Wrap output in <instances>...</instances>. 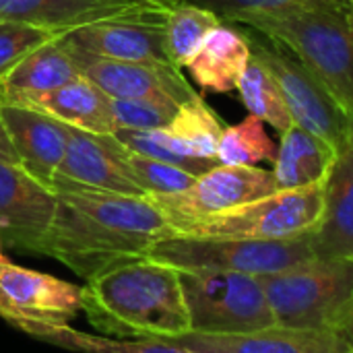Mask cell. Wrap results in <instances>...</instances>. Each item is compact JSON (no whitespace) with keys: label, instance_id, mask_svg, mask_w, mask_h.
<instances>
[{"label":"cell","instance_id":"cell-1","mask_svg":"<svg viewBox=\"0 0 353 353\" xmlns=\"http://www.w3.org/2000/svg\"><path fill=\"white\" fill-rule=\"evenodd\" d=\"M56 209L35 252L56 259L85 281L143 259L174 230L147 196L54 188Z\"/></svg>","mask_w":353,"mask_h":353},{"label":"cell","instance_id":"cell-2","mask_svg":"<svg viewBox=\"0 0 353 353\" xmlns=\"http://www.w3.org/2000/svg\"><path fill=\"white\" fill-rule=\"evenodd\" d=\"M81 310L99 333L116 339H174L190 333L180 271L149 256L87 279Z\"/></svg>","mask_w":353,"mask_h":353},{"label":"cell","instance_id":"cell-3","mask_svg":"<svg viewBox=\"0 0 353 353\" xmlns=\"http://www.w3.org/2000/svg\"><path fill=\"white\" fill-rule=\"evenodd\" d=\"M244 27L271 35L294 50L353 120V12L350 6L269 17Z\"/></svg>","mask_w":353,"mask_h":353},{"label":"cell","instance_id":"cell-4","mask_svg":"<svg viewBox=\"0 0 353 353\" xmlns=\"http://www.w3.org/2000/svg\"><path fill=\"white\" fill-rule=\"evenodd\" d=\"M259 279L279 327L333 331L353 300V261L308 259Z\"/></svg>","mask_w":353,"mask_h":353},{"label":"cell","instance_id":"cell-5","mask_svg":"<svg viewBox=\"0 0 353 353\" xmlns=\"http://www.w3.org/2000/svg\"><path fill=\"white\" fill-rule=\"evenodd\" d=\"M147 256L178 271H228L248 275H269L314 259L310 232L283 242L172 234L159 240Z\"/></svg>","mask_w":353,"mask_h":353},{"label":"cell","instance_id":"cell-6","mask_svg":"<svg viewBox=\"0 0 353 353\" xmlns=\"http://www.w3.org/2000/svg\"><path fill=\"white\" fill-rule=\"evenodd\" d=\"M190 331L244 335L275 325L259 275L228 271H180Z\"/></svg>","mask_w":353,"mask_h":353},{"label":"cell","instance_id":"cell-7","mask_svg":"<svg viewBox=\"0 0 353 353\" xmlns=\"http://www.w3.org/2000/svg\"><path fill=\"white\" fill-rule=\"evenodd\" d=\"M250 54L277 83L294 124L339 149L353 134V120L337 105L319 77L283 41L246 27Z\"/></svg>","mask_w":353,"mask_h":353},{"label":"cell","instance_id":"cell-8","mask_svg":"<svg viewBox=\"0 0 353 353\" xmlns=\"http://www.w3.org/2000/svg\"><path fill=\"white\" fill-rule=\"evenodd\" d=\"M323 186L325 182L298 190H277L269 196L194 221L176 234L265 242L294 240L312 232L316 225L323 209Z\"/></svg>","mask_w":353,"mask_h":353},{"label":"cell","instance_id":"cell-9","mask_svg":"<svg viewBox=\"0 0 353 353\" xmlns=\"http://www.w3.org/2000/svg\"><path fill=\"white\" fill-rule=\"evenodd\" d=\"M277 192L275 176L259 165H215L201 174L192 186L174 194H149L174 234L205 217L236 209Z\"/></svg>","mask_w":353,"mask_h":353},{"label":"cell","instance_id":"cell-10","mask_svg":"<svg viewBox=\"0 0 353 353\" xmlns=\"http://www.w3.org/2000/svg\"><path fill=\"white\" fill-rule=\"evenodd\" d=\"M62 46L72 56L79 72L112 99H161L182 105L199 95L182 74V68L172 62L110 60L77 50L64 41Z\"/></svg>","mask_w":353,"mask_h":353},{"label":"cell","instance_id":"cell-11","mask_svg":"<svg viewBox=\"0 0 353 353\" xmlns=\"http://www.w3.org/2000/svg\"><path fill=\"white\" fill-rule=\"evenodd\" d=\"M54 188H85L128 196H147L120 155L114 134H93L68 128L64 159L54 176Z\"/></svg>","mask_w":353,"mask_h":353},{"label":"cell","instance_id":"cell-12","mask_svg":"<svg viewBox=\"0 0 353 353\" xmlns=\"http://www.w3.org/2000/svg\"><path fill=\"white\" fill-rule=\"evenodd\" d=\"M170 10L99 21L60 35L77 50L110 60L170 62L165 54V19Z\"/></svg>","mask_w":353,"mask_h":353},{"label":"cell","instance_id":"cell-13","mask_svg":"<svg viewBox=\"0 0 353 353\" xmlns=\"http://www.w3.org/2000/svg\"><path fill=\"white\" fill-rule=\"evenodd\" d=\"M56 209V192L19 163L0 161L2 244L35 252Z\"/></svg>","mask_w":353,"mask_h":353},{"label":"cell","instance_id":"cell-14","mask_svg":"<svg viewBox=\"0 0 353 353\" xmlns=\"http://www.w3.org/2000/svg\"><path fill=\"white\" fill-rule=\"evenodd\" d=\"M0 114L19 165L52 188L54 176L66 153L70 126L23 103L0 101Z\"/></svg>","mask_w":353,"mask_h":353},{"label":"cell","instance_id":"cell-15","mask_svg":"<svg viewBox=\"0 0 353 353\" xmlns=\"http://www.w3.org/2000/svg\"><path fill=\"white\" fill-rule=\"evenodd\" d=\"M314 259L353 261V134L337 149L323 186V209L310 232Z\"/></svg>","mask_w":353,"mask_h":353},{"label":"cell","instance_id":"cell-16","mask_svg":"<svg viewBox=\"0 0 353 353\" xmlns=\"http://www.w3.org/2000/svg\"><path fill=\"white\" fill-rule=\"evenodd\" d=\"M196 353H345L350 345L335 331L267 327L244 335L186 333L165 339Z\"/></svg>","mask_w":353,"mask_h":353},{"label":"cell","instance_id":"cell-17","mask_svg":"<svg viewBox=\"0 0 353 353\" xmlns=\"http://www.w3.org/2000/svg\"><path fill=\"white\" fill-rule=\"evenodd\" d=\"M163 10L145 0H0V21L68 33L108 19Z\"/></svg>","mask_w":353,"mask_h":353},{"label":"cell","instance_id":"cell-18","mask_svg":"<svg viewBox=\"0 0 353 353\" xmlns=\"http://www.w3.org/2000/svg\"><path fill=\"white\" fill-rule=\"evenodd\" d=\"M0 290L29 321L68 325L81 312V288L52 275L12 265H0Z\"/></svg>","mask_w":353,"mask_h":353},{"label":"cell","instance_id":"cell-19","mask_svg":"<svg viewBox=\"0 0 353 353\" xmlns=\"http://www.w3.org/2000/svg\"><path fill=\"white\" fill-rule=\"evenodd\" d=\"M250 56L246 33L232 23H221L209 33L186 68L203 91L230 93L238 87Z\"/></svg>","mask_w":353,"mask_h":353},{"label":"cell","instance_id":"cell-20","mask_svg":"<svg viewBox=\"0 0 353 353\" xmlns=\"http://www.w3.org/2000/svg\"><path fill=\"white\" fill-rule=\"evenodd\" d=\"M79 77L81 72L72 56L60 39H54L25 56L0 81V101L27 103Z\"/></svg>","mask_w":353,"mask_h":353},{"label":"cell","instance_id":"cell-21","mask_svg":"<svg viewBox=\"0 0 353 353\" xmlns=\"http://www.w3.org/2000/svg\"><path fill=\"white\" fill-rule=\"evenodd\" d=\"M337 159V149L321 137L292 124L281 132L273 176L277 190H298L323 184Z\"/></svg>","mask_w":353,"mask_h":353},{"label":"cell","instance_id":"cell-22","mask_svg":"<svg viewBox=\"0 0 353 353\" xmlns=\"http://www.w3.org/2000/svg\"><path fill=\"white\" fill-rule=\"evenodd\" d=\"M23 105L37 108L72 128L93 134H114L116 130L112 99L83 74Z\"/></svg>","mask_w":353,"mask_h":353},{"label":"cell","instance_id":"cell-23","mask_svg":"<svg viewBox=\"0 0 353 353\" xmlns=\"http://www.w3.org/2000/svg\"><path fill=\"white\" fill-rule=\"evenodd\" d=\"M23 333L50 345L79 353H196L165 339H110L77 331L68 325H50L35 321L29 323Z\"/></svg>","mask_w":353,"mask_h":353},{"label":"cell","instance_id":"cell-24","mask_svg":"<svg viewBox=\"0 0 353 353\" xmlns=\"http://www.w3.org/2000/svg\"><path fill=\"white\" fill-rule=\"evenodd\" d=\"M223 124L207 101L196 95L194 99L180 105L174 120L165 126L168 137L180 153L194 159L217 161V145L223 132Z\"/></svg>","mask_w":353,"mask_h":353},{"label":"cell","instance_id":"cell-25","mask_svg":"<svg viewBox=\"0 0 353 353\" xmlns=\"http://www.w3.org/2000/svg\"><path fill=\"white\" fill-rule=\"evenodd\" d=\"M217 25H221L219 17L194 2L172 8L165 19V54L170 62L178 68H186Z\"/></svg>","mask_w":353,"mask_h":353},{"label":"cell","instance_id":"cell-26","mask_svg":"<svg viewBox=\"0 0 353 353\" xmlns=\"http://www.w3.org/2000/svg\"><path fill=\"white\" fill-rule=\"evenodd\" d=\"M236 89L248 114L271 124L277 132H283L294 124L277 83L259 58L250 56Z\"/></svg>","mask_w":353,"mask_h":353},{"label":"cell","instance_id":"cell-27","mask_svg":"<svg viewBox=\"0 0 353 353\" xmlns=\"http://www.w3.org/2000/svg\"><path fill=\"white\" fill-rule=\"evenodd\" d=\"M215 157L219 165H256L275 161L277 145L265 132V122L250 114L240 124L223 128Z\"/></svg>","mask_w":353,"mask_h":353},{"label":"cell","instance_id":"cell-28","mask_svg":"<svg viewBox=\"0 0 353 353\" xmlns=\"http://www.w3.org/2000/svg\"><path fill=\"white\" fill-rule=\"evenodd\" d=\"M219 17L221 23L250 25L259 19L281 17L302 10L343 8L347 0H190Z\"/></svg>","mask_w":353,"mask_h":353},{"label":"cell","instance_id":"cell-29","mask_svg":"<svg viewBox=\"0 0 353 353\" xmlns=\"http://www.w3.org/2000/svg\"><path fill=\"white\" fill-rule=\"evenodd\" d=\"M114 137L130 151L157 159V161H165L172 163L176 168H182L194 176H201L205 172H209L211 168L219 165L217 161H209V159H194L188 157L184 153L178 151V147L172 143V139L163 128H153V130H116Z\"/></svg>","mask_w":353,"mask_h":353},{"label":"cell","instance_id":"cell-30","mask_svg":"<svg viewBox=\"0 0 353 353\" xmlns=\"http://www.w3.org/2000/svg\"><path fill=\"white\" fill-rule=\"evenodd\" d=\"M120 155H122V161L126 163V168L130 170V174L134 176V180L139 182V186L145 190L147 196L149 194H174V192H182L188 186H192V182L199 178V176H194V174H190V172H186L182 168L172 165V163H165V161H157V159L139 155V153L126 149L122 143H120Z\"/></svg>","mask_w":353,"mask_h":353},{"label":"cell","instance_id":"cell-31","mask_svg":"<svg viewBox=\"0 0 353 353\" xmlns=\"http://www.w3.org/2000/svg\"><path fill=\"white\" fill-rule=\"evenodd\" d=\"M178 110V103L161 99H112V118L116 130L163 128L174 120Z\"/></svg>","mask_w":353,"mask_h":353},{"label":"cell","instance_id":"cell-32","mask_svg":"<svg viewBox=\"0 0 353 353\" xmlns=\"http://www.w3.org/2000/svg\"><path fill=\"white\" fill-rule=\"evenodd\" d=\"M60 33L14 23V21H0V81L31 52L37 48L58 39Z\"/></svg>","mask_w":353,"mask_h":353},{"label":"cell","instance_id":"cell-33","mask_svg":"<svg viewBox=\"0 0 353 353\" xmlns=\"http://www.w3.org/2000/svg\"><path fill=\"white\" fill-rule=\"evenodd\" d=\"M0 316H2L8 325L17 327L19 331H25V327H27L29 323H33V321L25 319V316L10 304V300L6 298V294H4L2 290H0Z\"/></svg>","mask_w":353,"mask_h":353},{"label":"cell","instance_id":"cell-34","mask_svg":"<svg viewBox=\"0 0 353 353\" xmlns=\"http://www.w3.org/2000/svg\"><path fill=\"white\" fill-rule=\"evenodd\" d=\"M333 331L353 350V300L350 302V306L345 308V312L339 316V321H337Z\"/></svg>","mask_w":353,"mask_h":353},{"label":"cell","instance_id":"cell-35","mask_svg":"<svg viewBox=\"0 0 353 353\" xmlns=\"http://www.w3.org/2000/svg\"><path fill=\"white\" fill-rule=\"evenodd\" d=\"M0 161L19 163L17 153H14V149H12V143H10V139H8V132H6V126H4L2 114H0Z\"/></svg>","mask_w":353,"mask_h":353},{"label":"cell","instance_id":"cell-36","mask_svg":"<svg viewBox=\"0 0 353 353\" xmlns=\"http://www.w3.org/2000/svg\"><path fill=\"white\" fill-rule=\"evenodd\" d=\"M145 2H149V4H153L157 8H163V10H172L178 4H184V2H190V0H145Z\"/></svg>","mask_w":353,"mask_h":353},{"label":"cell","instance_id":"cell-37","mask_svg":"<svg viewBox=\"0 0 353 353\" xmlns=\"http://www.w3.org/2000/svg\"><path fill=\"white\" fill-rule=\"evenodd\" d=\"M4 263H8V259H6L4 252H2V238H0V265H4Z\"/></svg>","mask_w":353,"mask_h":353},{"label":"cell","instance_id":"cell-38","mask_svg":"<svg viewBox=\"0 0 353 353\" xmlns=\"http://www.w3.org/2000/svg\"><path fill=\"white\" fill-rule=\"evenodd\" d=\"M347 4H350V10L353 12V0H347Z\"/></svg>","mask_w":353,"mask_h":353},{"label":"cell","instance_id":"cell-39","mask_svg":"<svg viewBox=\"0 0 353 353\" xmlns=\"http://www.w3.org/2000/svg\"><path fill=\"white\" fill-rule=\"evenodd\" d=\"M345 353H353V350H352V347H350V350H347V352H345Z\"/></svg>","mask_w":353,"mask_h":353}]
</instances>
